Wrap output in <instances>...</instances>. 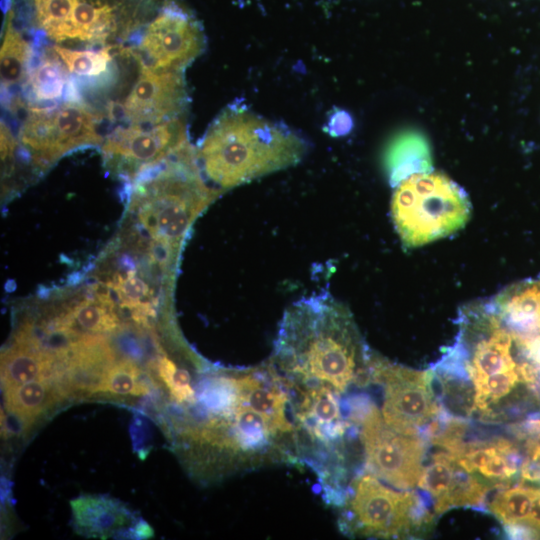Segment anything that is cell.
<instances>
[{"label":"cell","mask_w":540,"mask_h":540,"mask_svg":"<svg viewBox=\"0 0 540 540\" xmlns=\"http://www.w3.org/2000/svg\"><path fill=\"white\" fill-rule=\"evenodd\" d=\"M37 52L13 107V115L26 107L46 106L63 101H85L62 61L47 44H36Z\"/></svg>","instance_id":"13"},{"label":"cell","mask_w":540,"mask_h":540,"mask_svg":"<svg viewBox=\"0 0 540 540\" xmlns=\"http://www.w3.org/2000/svg\"><path fill=\"white\" fill-rule=\"evenodd\" d=\"M348 419L359 432L370 473L401 490L418 485L425 453L420 434H405L391 428L368 397L351 401Z\"/></svg>","instance_id":"9"},{"label":"cell","mask_w":540,"mask_h":540,"mask_svg":"<svg viewBox=\"0 0 540 540\" xmlns=\"http://www.w3.org/2000/svg\"><path fill=\"white\" fill-rule=\"evenodd\" d=\"M526 438L527 456L529 458L540 457V419L535 418L526 422L523 429Z\"/></svg>","instance_id":"27"},{"label":"cell","mask_w":540,"mask_h":540,"mask_svg":"<svg viewBox=\"0 0 540 540\" xmlns=\"http://www.w3.org/2000/svg\"><path fill=\"white\" fill-rule=\"evenodd\" d=\"M471 206L465 191L440 172L401 181L392 196L391 216L403 247L416 248L465 226Z\"/></svg>","instance_id":"5"},{"label":"cell","mask_w":540,"mask_h":540,"mask_svg":"<svg viewBox=\"0 0 540 540\" xmlns=\"http://www.w3.org/2000/svg\"><path fill=\"white\" fill-rule=\"evenodd\" d=\"M149 391L142 372L131 360L113 362L104 373L94 393L140 396Z\"/></svg>","instance_id":"23"},{"label":"cell","mask_w":540,"mask_h":540,"mask_svg":"<svg viewBox=\"0 0 540 540\" xmlns=\"http://www.w3.org/2000/svg\"><path fill=\"white\" fill-rule=\"evenodd\" d=\"M70 507L76 529L90 537H109L133 521L122 503L107 496L81 495L70 501Z\"/></svg>","instance_id":"16"},{"label":"cell","mask_w":540,"mask_h":540,"mask_svg":"<svg viewBox=\"0 0 540 540\" xmlns=\"http://www.w3.org/2000/svg\"><path fill=\"white\" fill-rule=\"evenodd\" d=\"M339 506L340 528L347 534L399 538L432 519L416 492L389 488L370 472L353 479Z\"/></svg>","instance_id":"7"},{"label":"cell","mask_w":540,"mask_h":540,"mask_svg":"<svg viewBox=\"0 0 540 540\" xmlns=\"http://www.w3.org/2000/svg\"><path fill=\"white\" fill-rule=\"evenodd\" d=\"M57 356L18 340L2 354L1 380L4 387H14L34 380L50 379Z\"/></svg>","instance_id":"18"},{"label":"cell","mask_w":540,"mask_h":540,"mask_svg":"<svg viewBox=\"0 0 540 540\" xmlns=\"http://www.w3.org/2000/svg\"><path fill=\"white\" fill-rule=\"evenodd\" d=\"M62 323L72 329L74 326L87 333H107L114 331L118 318L108 308L107 302L84 301L74 306L62 320Z\"/></svg>","instance_id":"22"},{"label":"cell","mask_w":540,"mask_h":540,"mask_svg":"<svg viewBox=\"0 0 540 540\" xmlns=\"http://www.w3.org/2000/svg\"><path fill=\"white\" fill-rule=\"evenodd\" d=\"M143 64L183 71L205 50L203 26L180 0H147L124 45Z\"/></svg>","instance_id":"6"},{"label":"cell","mask_w":540,"mask_h":540,"mask_svg":"<svg viewBox=\"0 0 540 540\" xmlns=\"http://www.w3.org/2000/svg\"><path fill=\"white\" fill-rule=\"evenodd\" d=\"M115 290L120 300L131 308H140V302L148 295L147 284L136 276L119 278Z\"/></svg>","instance_id":"26"},{"label":"cell","mask_w":540,"mask_h":540,"mask_svg":"<svg viewBox=\"0 0 540 540\" xmlns=\"http://www.w3.org/2000/svg\"><path fill=\"white\" fill-rule=\"evenodd\" d=\"M455 467L456 461L448 452L435 454L432 462L423 467L418 485L432 496L434 505L441 502L449 492Z\"/></svg>","instance_id":"24"},{"label":"cell","mask_w":540,"mask_h":540,"mask_svg":"<svg viewBox=\"0 0 540 540\" xmlns=\"http://www.w3.org/2000/svg\"><path fill=\"white\" fill-rule=\"evenodd\" d=\"M452 456L466 471L477 472L492 481L510 479L523 461L517 447L505 439L464 443L462 449Z\"/></svg>","instance_id":"15"},{"label":"cell","mask_w":540,"mask_h":540,"mask_svg":"<svg viewBox=\"0 0 540 540\" xmlns=\"http://www.w3.org/2000/svg\"><path fill=\"white\" fill-rule=\"evenodd\" d=\"M134 201L151 236L177 248L191 223L218 194L205 183L189 142L135 178Z\"/></svg>","instance_id":"4"},{"label":"cell","mask_w":540,"mask_h":540,"mask_svg":"<svg viewBox=\"0 0 540 540\" xmlns=\"http://www.w3.org/2000/svg\"><path fill=\"white\" fill-rule=\"evenodd\" d=\"M370 382L383 387L381 414L394 430L420 434L441 411L431 387L429 371H418L393 364L372 353Z\"/></svg>","instance_id":"11"},{"label":"cell","mask_w":540,"mask_h":540,"mask_svg":"<svg viewBox=\"0 0 540 540\" xmlns=\"http://www.w3.org/2000/svg\"><path fill=\"white\" fill-rule=\"evenodd\" d=\"M187 142L185 116L155 125H114L100 147L104 164L110 171L135 178Z\"/></svg>","instance_id":"12"},{"label":"cell","mask_w":540,"mask_h":540,"mask_svg":"<svg viewBox=\"0 0 540 540\" xmlns=\"http://www.w3.org/2000/svg\"><path fill=\"white\" fill-rule=\"evenodd\" d=\"M384 165L390 184L397 186L411 175L432 170L430 146L418 132L401 133L387 146Z\"/></svg>","instance_id":"17"},{"label":"cell","mask_w":540,"mask_h":540,"mask_svg":"<svg viewBox=\"0 0 540 540\" xmlns=\"http://www.w3.org/2000/svg\"><path fill=\"white\" fill-rule=\"evenodd\" d=\"M4 13L1 36V99L4 109L19 99L22 87L37 52V45L12 16Z\"/></svg>","instance_id":"14"},{"label":"cell","mask_w":540,"mask_h":540,"mask_svg":"<svg viewBox=\"0 0 540 540\" xmlns=\"http://www.w3.org/2000/svg\"><path fill=\"white\" fill-rule=\"evenodd\" d=\"M536 535H540V487L534 489L531 511L525 524Z\"/></svg>","instance_id":"28"},{"label":"cell","mask_w":540,"mask_h":540,"mask_svg":"<svg viewBox=\"0 0 540 540\" xmlns=\"http://www.w3.org/2000/svg\"><path fill=\"white\" fill-rule=\"evenodd\" d=\"M21 113L18 140L42 168L78 148L101 146L105 137L106 115L87 101L31 106Z\"/></svg>","instance_id":"8"},{"label":"cell","mask_w":540,"mask_h":540,"mask_svg":"<svg viewBox=\"0 0 540 540\" xmlns=\"http://www.w3.org/2000/svg\"><path fill=\"white\" fill-rule=\"evenodd\" d=\"M535 487L514 486L496 493L489 510L506 526H525L532 506Z\"/></svg>","instance_id":"20"},{"label":"cell","mask_w":540,"mask_h":540,"mask_svg":"<svg viewBox=\"0 0 540 540\" xmlns=\"http://www.w3.org/2000/svg\"><path fill=\"white\" fill-rule=\"evenodd\" d=\"M145 0H1L35 43L71 49L122 46Z\"/></svg>","instance_id":"3"},{"label":"cell","mask_w":540,"mask_h":540,"mask_svg":"<svg viewBox=\"0 0 540 540\" xmlns=\"http://www.w3.org/2000/svg\"><path fill=\"white\" fill-rule=\"evenodd\" d=\"M137 61L133 83L121 80L118 98L103 108L107 121L114 125H155L185 117L189 96L184 72L158 70Z\"/></svg>","instance_id":"10"},{"label":"cell","mask_w":540,"mask_h":540,"mask_svg":"<svg viewBox=\"0 0 540 540\" xmlns=\"http://www.w3.org/2000/svg\"><path fill=\"white\" fill-rule=\"evenodd\" d=\"M488 489L473 473L457 463L451 488L444 499L434 506V513L440 515L459 506H479L484 502Z\"/></svg>","instance_id":"21"},{"label":"cell","mask_w":540,"mask_h":540,"mask_svg":"<svg viewBox=\"0 0 540 540\" xmlns=\"http://www.w3.org/2000/svg\"><path fill=\"white\" fill-rule=\"evenodd\" d=\"M307 143L285 125L235 105L212 121L195 153L204 176L230 189L298 164Z\"/></svg>","instance_id":"2"},{"label":"cell","mask_w":540,"mask_h":540,"mask_svg":"<svg viewBox=\"0 0 540 540\" xmlns=\"http://www.w3.org/2000/svg\"><path fill=\"white\" fill-rule=\"evenodd\" d=\"M5 389L6 408L25 425L32 423L56 398L48 379L34 380Z\"/></svg>","instance_id":"19"},{"label":"cell","mask_w":540,"mask_h":540,"mask_svg":"<svg viewBox=\"0 0 540 540\" xmlns=\"http://www.w3.org/2000/svg\"><path fill=\"white\" fill-rule=\"evenodd\" d=\"M158 374L172 398L178 403L193 404L196 400L188 370L179 368L171 359L162 357L157 366Z\"/></svg>","instance_id":"25"},{"label":"cell","mask_w":540,"mask_h":540,"mask_svg":"<svg viewBox=\"0 0 540 540\" xmlns=\"http://www.w3.org/2000/svg\"><path fill=\"white\" fill-rule=\"evenodd\" d=\"M371 356L348 308L315 294L285 311L270 363L290 386L343 393L353 382H370Z\"/></svg>","instance_id":"1"}]
</instances>
